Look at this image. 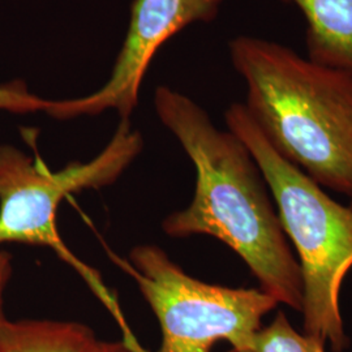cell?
I'll return each instance as SVG.
<instances>
[{
    "mask_svg": "<svg viewBox=\"0 0 352 352\" xmlns=\"http://www.w3.org/2000/svg\"><path fill=\"white\" fill-rule=\"evenodd\" d=\"M154 107L196 170L193 199L186 209L164 218V234L209 235L222 241L250 267L260 289L278 304L302 312L300 266L251 151L231 131L214 126L199 103L174 89L158 87Z\"/></svg>",
    "mask_w": 352,
    "mask_h": 352,
    "instance_id": "1",
    "label": "cell"
},
{
    "mask_svg": "<svg viewBox=\"0 0 352 352\" xmlns=\"http://www.w3.org/2000/svg\"><path fill=\"white\" fill-rule=\"evenodd\" d=\"M248 113L272 146L321 187L352 196V74L265 38L230 45Z\"/></svg>",
    "mask_w": 352,
    "mask_h": 352,
    "instance_id": "2",
    "label": "cell"
},
{
    "mask_svg": "<svg viewBox=\"0 0 352 352\" xmlns=\"http://www.w3.org/2000/svg\"><path fill=\"white\" fill-rule=\"evenodd\" d=\"M227 129L251 151L277 205V213L299 256L304 334L347 347L340 315L342 283L352 267V209L334 201L321 186L291 164L266 140L244 103L225 113Z\"/></svg>",
    "mask_w": 352,
    "mask_h": 352,
    "instance_id": "3",
    "label": "cell"
},
{
    "mask_svg": "<svg viewBox=\"0 0 352 352\" xmlns=\"http://www.w3.org/2000/svg\"><path fill=\"white\" fill-rule=\"evenodd\" d=\"M144 141L131 120H120L110 142L89 162H74L54 173L41 158H32L13 145H0V245L47 247L74 267L93 294L132 337L119 302L101 276L69 251L59 235L56 215L60 202L74 192L101 189L115 183L139 157Z\"/></svg>",
    "mask_w": 352,
    "mask_h": 352,
    "instance_id": "4",
    "label": "cell"
},
{
    "mask_svg": "<svg viewBox=\"0 0 352 352\" xmlns=\"http://www.w3.org/2000/svg\"><path fill=\"white\" fill-rule=\"evenodd\" d=\"M119 263L160 322L158 352H254L263 318L278 305L261 289H232L190 277L153 244L135 247Z\"/></svg>",
    "mask_w": 352,
    "mask_h": 352,
    "instance_id": "5",
    "label": "cell"
},
{
    "mask_svg": "<svg viewBox=\"0 0 352 352\" xmlns=\"http://www.w3.org/2000/svg\"><path fill=\"white\" fill-rule=\"evenodd\" d=\"M225 0H133L124 42L110 78L100 90L74 100L51 101L46 113L67 120L115 110L131 120L154 55L184 28L213 21Z\"/></svg>",
    "mask_w": 352,
    "mask_h": 352,
    "instance_id": "6",
    "label": "cell"
},
{
    "mask_svg": "<svg viewBox=\"0 0 352 352\" xmlns=\"http://www.w3.org/2000/svg\"><path fill=\"white\" fill-rule=\"evenodd\" d=\"M305 21L311 59L352 74V0H280Z\"/></svg>",
    "mask_w": 352,
    "mask_h": 352,
    "instance_id": "7",
    "label": "cell"
},
{
    "mask_svg": "<svg viewBox=\"0 0 352 352\" xmlns=\"http://www.w3.org/2000/svg\"><path fill=\"white\" fill-rule=\"evenodd\" d=\"M98 340L74 321L8 318L0 327V352H90Z\"/></svg>",
    "mask_w": 352,
    "mask_h": 352,
    "instance_id": "8",
    "label": "cell"
},
{
    "mask_svg": "<svg viewBox=\"0 0 352 352\" xmlns=\"http://www.w3.org/2000/svg\"><path fill=\"white\" fill-rule=\"evenodd\" d=\"M324 346L322 342L298 333L283 312L269 327H261L254 338V352H325Z\"/></svg>",
    "mask_w": 352,
    "mask_h": 352,
    "instance_id": "9",
    "label": "cell"
},
{
    "mask_svg": "<svg viewBox=\"0 0 352 352\" xmlns=\"http://www.w3.org/2000/svg\"><path fill=\"white\" fill-rule=\"evenodd\" d=\"M50 100H43L33 94L26 82L13 80L0 85V110L14 113H32L43 111L50 106Z\"/></svg>",
    "mask_w": 352,
    "mask_h": 352,
    "instance_id": "10",
    "label": "cell"
},
{
    "mask_svg": "<svg viewBox=\"0 0 352 352\" xmlns=\"http://www.w3.org/2000/svg\"><path fill=\"white\" fill-rule=\"evenodd\" d=\"M12 274V256L6 251H0V327L6 322L4 314V292Z\"/></svg>",
    "mask_w": 352,
    "mask_h": 352,
    "instance_id": "11",
    "label": "cell"
},
{
    "mask_svg": "<svg viewBox=\"0 0 352 352\" xmlns=\"http://www.w3.org/2000/svg\"><path fill=\"white\" fill-rule=\"evenodd\" d=\"M90 352H148L141 347L138 340H128L123 338L116 342L98 340Z\"/></svg>",
    "mask_w": 352,
    "mask_h": 352,
    "instance_id": "12",
    "label": "cell"
},
{
    "mask_svg": "<svg viewBox=\"0 0 352 352\" xmlns=\"http://www.w3.org/2000/svg\"><path fill=\"white\" fill-rule=\"evenodd\" d=\"M350 208L352 209V196H351V205H350Z\"/></svg>",
    "mask_w": 352,
    "mask_h": 352,
    "instance_id": "13",
    "label": "cell"
}]
</instances>
